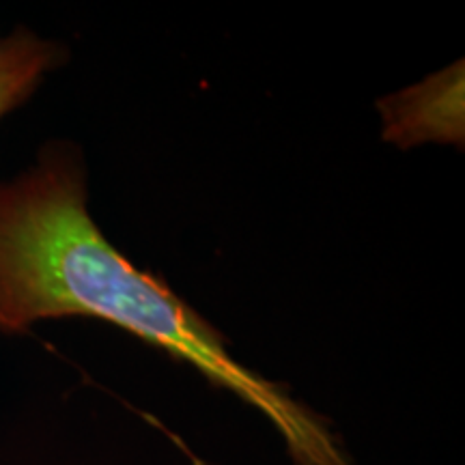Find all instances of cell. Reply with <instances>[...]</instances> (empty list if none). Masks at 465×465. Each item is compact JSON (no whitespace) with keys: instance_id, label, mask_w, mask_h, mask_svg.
<instances>
[{"instance_id":"6da1fadb","label":"cell","mask_w":465,"mask_h":465,"mask_svg":"<svg viewBox=\"0 0 465 465\" xmlns=\"http://www.w3.org/2000/svg\"><path fill=\"white\" fill-rule=\"evenodd\" d=\"M69 315L121 325L194 364L263 411L300 465H351L317 416L235 362L194 311L110 246L86 212L80 164L52 147L31 171L0 183V323L22 332Z\"/></svg>"},{"instance_id":"7a4b0ae2","label":"cell","mask_w":465,"mask_h":465,"mask_svg":"<svg viewBox=\"0 0 465 465\" xmlns=\"http://www.w3.org/2000/svg\"><path fill=\"white\" fill-rule=\"evenodd\" d=\"M459 69L452 67L449 74L435 75L431 83L383 102L386 138L401 144H414L429 138L461 141L463 114Z\"/></svg>"},{"instance_id":"3957f363","label":"cell","mask_w":465,"mask_h":465,"mask_svg":"<svg viewBox=\"0 0 465 465\" xmlns=\"http://www.w3.org/2000/svg\"><path fill=\"white\" fill-rule=\"evenodd\" d=\"M58 63V48L26 31L0 42V119L20 106Z\"/></svg>"},{"instance_id":"277c9868","label":"cell","mask_w":465,"mask_h":465,"mask_svg":"<svg viewBox=\"0 0 465 465\" xmlns=\"http://www.w3.org/2000/svg\"><path fill=\"white\" fill-rule=\"evenodd\" d=\"M0 330H3V323H0Z\"/></svg>"}]
</instances>
